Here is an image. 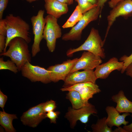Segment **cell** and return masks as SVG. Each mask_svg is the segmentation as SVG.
Wrapping results in <instances>:
<instances>
[{
    "label": "cell",
    "instance_id": "6da1fadb",
    "mask_svg": "<svg viewBox=\"0 0 132 132\" xmlns=\"http://www.w3.org/2000/svg\"><path fill=\"white\" fill-rule=\"evenodd\" d=\"M4 20L7 34L5 46L3 52H6L9 42L15 37L22 38L28 43L31 42L30 26L25 21L19 16L11 14L7 15Z\"/></svg>",
    "mask_w": 132,
    "mask_h": 132
},
{
    "label": "cell",
    "instance_id": "7a4b0ae2",
    "mask_svg": "<svg viewBox=\"0 0 132 132\" xmlns=\"http://www.w3.org/2000/svg\"><path fill=\"white\" fill-rule=\"evenodd\" d=\"M28 44L22 38L15 37L9 42L7 50L1 53L0 55L9 57L16 64L19 71H21L26 63L31 62V57Z\"/></svg>",
    "mask_w": 132,
    "mask_h": 132
},
{
    "label": "cell",
    "instance_id": "3957f363",
    "mask_svg": "<svg viewBox=\"0 0 132 132\" xmlns=\"http://www.w3.org/2000/svg\"><path fill=\"white\" fill-rule=\"evenodd\" d=\"M104 44L98 30L93 27L84 43L77 48L69 49L66 52V55L68 56H70L77 52L85 50L99 56L102 58H104L105 55L103 48Z\"/></svg>",
    "mask_w": 132,
    "mask_h": 132
},
{
    "label": "cell",
    "instance_id": "277c9868",
    "mask_svg": "<svg viewBox=\"0 0 132 132\" xmlns=\"http://www.w3.org/2000/svg\"><path fill=\"white\" fill-rule=\"evenodd\" d=\"M101 13L100 7L97 6L83 14L82 19L69 32L63 35L62 39L65 41L80 40L83 30L90 22L96 20Z\"/></svg>",
    "mask_w": 132,
    "mask_h": 132
},
{
    "label": "cell",
    "instance_id": "5b68a950",
    "mask_svg": "<svg viewBox=\"0 0 132 132\" xmlns=\"http://www.w3.org/2000/svg\"><path fill=\"white\" fill-rule=\"evenodd\" d=\"M45 18L46 23L44 30L43 38L46 41L49 52H53L55 48L57 39L61 36V30L57 23V19L49 14Z\"/></svg>",
    "mask_w": 132,
    "mask_h": 132
},
{
    "label": "cell",
    "instance_id": "8992f818",
    "mask_svg": "<svg viewBox=\"0 0 132 132\" xmlns=\"http://www.w3.org/2000/svg\"><path fill=\"white\" fill-rule=\"evenodd\" d=\"M44 10H40L36 15L32 16L31 18L33 33L34 35L31 51L33 57L35 56L40 51V44L43 38L44 30L46 23L45 18L44 17Z\"/></svg>",
    "mask_w": 132,
    "mask_h": 132
},
{
    "label": "cell",
    "instance_id": "52a82bcc",
    "mask_svg": "<svg viewBox=\"0 0 132 132\" xmlns=\"http://www.w3.org/2000/svg\"><path fill=\"white\" fill-rule=\"evenodd\" d=\"M21 71L22 76L32 82L40 81L47 84L51 82L49 70L38 66L32 65L29 62L25 63Z\"/></svg>",
    "mask_w": 132,
    "mask_h": 132
},
{
    "label": "cell",
    "instance_id": "ba28073f",
    "mask_svg": "<svg viewBox=\"0 0 132 132\" xmlns=\"http://www.w3.org/2000/svg\"><path fill=\"white\" fill-rule=\"evenodd\" d=\"M132 16V0H123L119 2L110 11L107 17L108 25L104 39L105 43L111 27L116 19L121 16L125 19Z\"/></svg>",
    "mask_w": 132,
    "mask_h": 132
},
{
    "label": "cell",
    "instance_id": "9c48e42d",
    "mask_svg": "<svg viewBox=\"0 0 132 132\" xmlns=\"http://www.w3.org/2000/svg\"><path fill=\"white\" fill-rule=\"evenodd\" d=\"M97 111L94 105L91 103L79 109H75L69 107L65 117L69 121L70 127L73 128L78 121L86 124L88 121L89 116L91 114H97Z\"/></svg>",
    "mask_w": 132,
    "mask_h": 132
},
{
    "label": "cell",
    "instance_id": "30bf717a",
    "mask_svg": "<svg viewBox=\"0 0 132 132\" xmlns=\"http://www.w3.org/2000/svg\"><path fill=\"white\" fill-rule=\"evenodd\" d=\"M60 90L62 91L75 90L78 92L82 101L86 105L89 103L88 100L93 98L94 94L101 91L98 85L90 82L77 83L68 87H63Z\"/></svg>",
    "mask_w": 132,
    "mask_h": 132
},
{
    "label": "cell",
    "instance_id": "8fae6325",
    "mask_svg": "<svg viewBox=\"0 0 132 132\" xmlns=\"http://www.w3.org/2000/svg\"><path fill=\"white\" fill-rule=\"evenodd\" d=\"M78 59L68 60L61 64L49 67L47 69L50 71L51 82H56L60 80L64 81Z\"/></svg>",
    "mask_w": 132,
    "mask_h": 132
},
{
    "label": "cell",
    "instance_id": "7c38bea8",
    "mask_svg": "<svg viewBox=\"0 0 132 132\" xmlns=\"http://www.w3.org/2000/svg\"><path fill=\"white\" fill-rule=\"evenodd\" d=\"M44 103L30 108L23 113L21 117V120L24 125L34 128L44 119L45 113L43 111Z\"/></svg>",
    "mask_w": 132,
    "mask_h": 132
},
{
    "label": "cell",
    "instance_id": "4fadbf2b",
    "mask_svg": "<svg viewBox=\"0 0 132 132\" xmlns=\"http://www.w3.org/2000/svg\"><path fill=\"white\" fill-rule=\"evenodd\" d=\"M102 62L100 56L91 52L85 51L78 59L70 73L81 69L93 70Z\"/></svg>",
    "mask_w": 132,
    "mask_h": 132
},
{
    "label": "cell",
    "instance_id": "5bb4252c",
    "mask_svg": "<svg viewBox=\"0 0 132 132\" xmlns=\"http://www.w3.org/2000/svg\"><path fill=\"white\" fill-rule=\"evenodd\" d=\"M97 79L93 70L78 71L69 73L64 81L63 87H67L80 83L90 82L96 83Z\"/></svg>",
    "mask_w": 132,
    "mask_h": 132
},
{
    "label": "cell",
    "instance_id": "9a60e30c",
    "mask_svg": "<svg viewBox=\"0 0 132 132\" xmlns=\"http://www.w3.org/2000/svg\"><path fill=\"white\" fill-rule=\"evenodd\" d=\"M123 65V61L119 62L117 58L113 57L107 62L100 64L96 67L94 71L96 77L97 79H105L113 71L117 70L121 71Z\"/></svg>",
    "mask_w": 132,
    "mask_h": 132
},
{
    "label": "cell",
    "instance_id": "2e32d148",
    "mask_svg": "<svg viewBox=\"0 0 132 132\" xmlns=\"http://www.w3.org/2000/svg\"><path fill=\"white\" fill-rule=\"evenodd\" d=\"M105 110L108 115L106 122L109 127L112 128L115 126L118 127L122 125L126 126L129 123L125 119L127 116L130 115L129 113H124L121 115L115 108L112 106H107Z\"/></svg>",
    "mask_w": 132,
    "mask_h": 132
},
{
    "label": "cell",
    "instance_id": "e0dca14e",
    "mask_svg": "<svg viewBox=\"0 0 132 132\" xmlns=\"http://www.w3.org/2000/svg\"><path fill=\"white\" fill-rule=\"evenodd\" d=\"M44 6L47 13L57 19L68 11L66 4L57 0H44Z\"/></svg>",
    "mask_w": 132,
    "mask_h": 132
},
{
    "label": "cell",
    "instance_id": "ac0fdd59",
    "mask_svg": "<svg viewBox=\"0 0 132 132\" xmlns=\"http://www.w3.org/2000/svg\"><path fill=\"white\" fill-rule=\"evenodd\" d=\"M111 100L116 103L115 108L120 113L128 112L132 113V101L129 100L125 96L122 90L113 96Z\"/></svg>",
    "mask_w": 132,
    "mask_h": 132
},
{
    "label": "cell",
    "instance_id": "d6986e66",
    "mask_svg": "<svg viewBox=\"0 0 132 132\" xmlns=\"http://www.w3.org/2000/svg\"><path fill=\"white\" fill-rule=\"evenodd\" d=\"M17 119L16 114H11L6 112L4 110L0 111V124L7 132H16L12 124L14 119Z\"/></svg>",
    "mask_w": 132,
    "mask_h": 132
},
{
    "label": "cell",
    "instance_id": "ffe728a7",
    "mask_svg": "<svg viewBox=\"0 0 132 132\" xmlns=\"http://www.w3.org/2000/svg\"><path fill=\"white\" fill-rule=\"evenodd\" d=\"M66 98L70 102L72 108L74 109H79L87 105L85 104L83 101L79 93L77 91H68L66 94Z\"/></svg>",
    "mask_w": 132,
    "mask_h": 132
},
{
    "label": "cell",
    "instance_id": "44dd1931",
    "mask_svg": "<svg viewBox=\"0 0 132 132\" xmlns=\"http://www.w3.org/2000/svg\"><path fill=\"white\" fill-rule=\"evenodd\" d=\"M83 14L78 5L76 7L73 12L66 22L62 26L64 28H72L82 18Z\"/></svg>",
    "mask_w": 132,
    "mask_h": 132
},
{
    "label": "cell",
    "instance_id": "7402d4cb",
    "mask_svg": "<svg viewBox=\"0 0 132 132\" xmlns=\"http://www.w3.org/2000/svg\"><path fill=\"white\" fill-rule=\"evenodd\" d=\"M107 117L99 119L96 124H93L91 127L94 132H112V128L107 125L106 120Z\"/></svg>",
    "mask_w": 132,
    "mask_h": 132
},
{
    "label": "cell",
    "instance_id": "603a6c76",
    "mask_svg": "<svg viewBox=\"0 0 132 132\" xmlns=\"http://www.w3.org/2000/svg\"><path fill=\"white\" fill-rule=\"evenodd\" d=\"M8 69L16 74L19 71L15 63L11 60L4 61L3 57L0 58V70Z\"/></svg>",
    "mask_w": 132,
    "mask_h": 132
},
{
    "label": "cell",
    "instance_id": "cb8c5ba5",
    "mask_svg": "<svg viewBox=\"0 0 132 132\" xmlns=\"http://www.w3.org/2000/svg\"><path fill=\"white\" fill-rule=\"evenodd\" d=\"M78 4L83 14L87 12L96 6V4H93L87 0H75Z\"/></svg>",
    "mask_w": 132,
    "mask_h": 132
},
{
    "label": "cell",
    "instance_id": "d4e9b609",
    "mask_svg": "<svg viewBox=\"0 0 132 132\" xmlns=\"http://www.w3.org/2000/svg\"><path fill=\"white\" fill-rule=\"evenodd\" d=\"M7 31L5 25L0 24V52L2 53L6 44Z\"/></svg>",
    "mask_w": 132,
    "mask_h": 132
},
{
    "label": "cell",
    "instance_id": "484cf974",
    "mask_svg": "<svg viewBox=\"0 0 132 132\" xmlns=\"http://www.w3.org/2000/svg\"><path fill=\"white\" fill-rule=\"evenodd\" d=\"M56 108L55 101L51 100L44 103L43 109L45 113L54 111Z\"/></svg>",
    "mask_w": 132,
    "mask_h": 132
},
{
    "label": "cell",
    "instance_id": "4316f807",
    "mask_svg": "<svg viewBox=\"0 0 132 132\" xmlns=\"http://www.w3.org/2000/svg\"><path fill=\"white\" fill-rule=\"evenodd\" d=\"M120 61L124 62L123 68L121 71V73H123L128 66L132 62V54L129 56L124 55L120 58Z\"/></svg>",
    "mask_w": 132,
    "mask_h": 132
},
{
    "label": "cell",
    "instance_id": "83f0119b",
    "mask_svg": "<svg viewBox=\"0 0 132 132\" xmlns=\"http://www.w3.org/2000/svg\"><path fill=\"white\" fill-rule=\"evenodd\" d=\"M60 113V112L58 111H51L45 113V117L50 119L51 123H56V119L58 118Z\"/></svg>",
    "mask_w": 132,
    "mask_h": 132
},
{
    "label": "cell",
    "instance_id": "f1b7e54d",
    "mask_svg": "<svg viewBox=\"0 0 132 132\" xmlns=\"http://www.w3.org/2000/svg\"><path fill=\"white\" fill-rule=\"evenodd\" d=\"M9 0H0V20L2 19L4 11L7 5Z\"/></svg>",
    "mask_w": 132,
    "mask_h": 132
},
{
    "label": "cell",
    "instance_id": "f546056e",
    "mask_svg": "<svg viewBox=\"0 0 132 132\" xmlns=\"http://www.w3.org/2000/svg\"><path fill=\"white\" fill-rule=\"evenodd\" d=\"M7 99L6 95L4 94L0 90V107L3 109L4 108Z\"/></svg>",
    "mask_w": 132,
    "mask_h": 132
},
{
    "label": "cell",
    "instance_id": "4dcf8cb0",
    "mask_svg": "<svg viewBox=\"0 0 132 132\" xmlns=\"http://www.w3.org/2000/svg\"><path fill=\"white\" fill-rule=\"evenodd\" d=\"M125 72L127 76L130 77L132 78V62L126 67Z\"/></svg>",
    "mask_w": 132,
    "mask_h": 132
},
{
    "label": "cell",
    "instance_id": "1f68e13d",
    "mask_svg": "<svg viewBox=\"0 0 132 132\" xmlns=\"http://www.w3.org/2000/svg\"><path fill=\"white\" fill-rule=\"evenodd\" d=\"M123 0H110L108 2L109 7L112 8L115 6L117 4Z\"/></svg>",
    "mask_w": 132,
    "mask_h": 132
},
{
    "label": "cell",
    "instance_id": "d6a6232c",
    "mask_svg": "<svg viewBox=\"0 0 132 132\" xmlns=\"http://www.w3.org/2000/svg\"><path fill=\"white\" fill-rule=\"evenodd\" d=\"M108 0H98L97 5L98 6L100 7L101 12V10L105 3Z\"/></svg>",
    "mask_w": 132,
    "mask_h": 132
},
{
    "label": "cell",
    "instance_id": "836d02e7",
    "mask_svg": "<svg viewBox=\"0 0 132 132\" xmlns=\"http://www.w3.org/2000/svg\"><path fill=\"white\" fill-rule=\"evenodd\" d=\"M123 128L127 132H132V123L129 125L124 126Z\"/></svg>",
    "mask_w": 132,
    "mask_h": 132
},
{
    "label": "cell",
    "instance_id": "e575fe53",
    "mask_svg": "<svg viewBox=\"0 0 132 132\" xmlns=\"http://www.w3.org/2000/svg\"><path fill=\"white\" fill-rule=\"evenodd\" d=\"M67 4L68 5L72 4L74 0H57Z\"/></svg>",
    "mask_w": 132,
    "mask_h": 132
},
{
    "label": "cell",
    "instance_id": "d590c367",
    "mask_svg": "<svg viewBox=\"0 0 132 132\" xmlns=\"http://www.w3.org/2000/svg\"><path fill=\"white\" fill-rule=\"evenodd\" d=\"M113 132H127L123 128H122L120 127H118V128L115 129Z\"/></svg>",
    "mask_w": 132,
    "mask_h": 132
},
{
    "label": "cell",
    "instance_id": "8d00e7d4",
    "mask_svg": "<svg viewBox=\"0 0 132 132\" xmlns=\"http://www.w3.org/2000/svg\"><path fill=\"white\" fill-rule=\"evenodd\" d=\"M91 3L94 4H96L98 0H87Z\"/></svg>",
    "mask_w": 132,
    "mask_h": 132
},
{
    "label": "cell",
    "instance_id": "74e56055",
    "mask_svg": "<svg viewBox=\"0 0 132 132\" xmlns=\"http://www.w3.org/2000/svg\"><path fill=\"white\" fill-rule=\"evenodd\" d=\"M38 0H26V1L29 3H31L32 2H33L34 1H35Z\"/></svg>",
    "mask_w": 132,
    "mask_h": 132
},
{
    "label": "cell",
    "instance_id": "f35d334b",
    "mask_svg": "<svg viewBox=\"0 0 132 132\" xmlns=\"http://www.w3.org/2000/svg\"></svg>",
    "mask_w": 132,
    "mask_h": 132
}]
</instances>
